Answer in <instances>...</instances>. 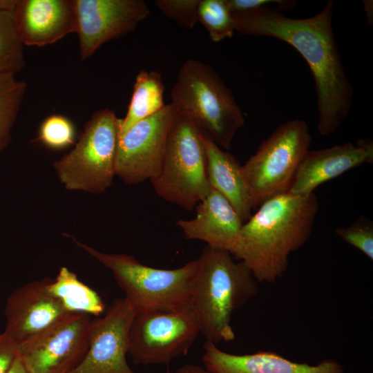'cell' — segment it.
Returning a JSON list of instances; mask_svg holds the SVG:
<instances>
[{
	"label": "cell",
	"instance_id": "obj_4",
	"mask_svg": "<svg viewBox=\"0 0 373 373\" xmlns=\"http://www.w3.org/2000/svg\"><path fill=\"white\" fill-rule=\"evenodd\" d=\"M171 102L188 116L201 135L229 151L245 122L231 90L213 68L189 59L181 66L171 91Z\"/></svg>",
	"mask_w": 373,
	"mask_h": 373
},
{
	"label": "cell",
	"instance_id": "obj_14",
	"mask_svg": "<svg viewBox=\"0 0 373 373\" xmlns=\"http://www.w3.org/2000/svg\"><path fill=\"white\" fill-rule=\"evenodd\" d=\"M51 279L33 280L16 288L7 298L4 333L18 345L67 314L49 291Z\"/></svg>",
	"mask_w": 373,
	"mask_h": 373
},
{
	"label": "cell",
	"instance_id": "obj_16",
	"mask_svg": "<svg viewBox=\"0 0 373 373\" xmlns=\"http://www.w3.org/2000/svg\"><path fill=\"white\" fill-rule=\"evenodd\" d=\"M373 162V142L370 139L355 144L346 142L309 151L301 162L287 192L307 195L321 184L363 164Z\"/></svg>",
	"mask_w": 373,
	"mask_h": 373
},
{
	"label": "cell",
	"instance_id": "obj_23",
	"mask_svg": "<svg viewBox=\"0 0 373 373\" xmlns=\"http://www.w3.org/2000/svg\"><path fill=\"white\" fill-rule=\"evenodd\" d=\"M26 88V84L16 75H0V158L11 142Z\"/></svg>",
	"mask_w": 373,
	"mask_h": 373
},
{
	"label": "cell",
	"instance_id": "obj_5",
	"mask_svg": "<svg viewBox=\"0 0 373 373\" xmlns=\"http://www.w3.org/2000/svg\"><path fill=\"white\" fill-rule=\"evenodd\" d=\"M73 240L111 271L136 313L173 310L191 304L198 272L197 259L176 269H157L140 262L132 256L102 252Z\"/></svg>",
	"mask_w": 373,
	"mask_h": 373
},
{
	"label": "cell",
	"instance_id": "obj_33",
	"mask_svg": "<svg viewBox=\"0 0 373 373\" xmlns=\"http://www.w3.org/2000/svg\"><path fill=\"white\" fill-rule=\"evenodd\" d=\"M166 373H173V372H171V371H169V370H166Z\"/></svg>",
	"mask_w": 373,
	"mask_h": 373
},
{
	"label": "cell",
	"instance_id": "obj_1",
	"mask_svg": "<svg viewBox=\"0 0 373 373\" xmlns=\"http://www.w3.org/2000/svg\"><path fill=\"white\" fill-rule=\"evenodd\" d=\"M334 2L328 1L312 17H287L269 6L233 14L235 31L269 37L294 48L307 61L314 79L320 135L334 133L348 116L354 95L335 39L332 20Z\"/></svg>",
	"mask_w": 373,
	"mask_h": 373
},
{
	"label": "cell",
	"instance_id": "obj_31",
	"mask_svg": "<svg viewBox=\"0 0 373 373\" xmlns=\"http://www.w3.org/2000/svg\"><path fill=\"white\" fill-rule=\"evenodd\" d=\"M7 373H28L19 357L16 358Z\"/></svg>",
	"mask_w": 373,
	"mask_h": 373
},
{
	"label": "cell",
	"instance_id": "obj_30",
	"mask_svg": "<svg viewBox=\"0 0 373 373\" xmlns=\"http://www.w3.org/2000/svg\"><path fill=\"white\" fill-rule=\"evenodd\" d=\"M175 373H210L205 368L195 365H185L181 367Z\"/></svg>",
	"mask_w": 373,
	"mask_h": 373
},
{
	"label": "cell",
	"instance_id": "obj_26",
	"mask_svg": "<svg viewBox=\"0 0 373 373\" xmlns=\"http://www.w3.org/2000/svg\"><path fill=\"white\" fill-rule=\"evenodd\" d=\"M336 234L346 243L354 247L369 259H373V223L362 217L347 227H340Z\"/></svg>",
	"mask_w": 373,
	"mask_h": 373
},
{
	"label": "cell",
	"instance_id": "obj_15",
	"mask_svg": "<svg viewBox=\"0 0 373 373\" xmlns=\"http://www.w3.org/2000/svg\"><path fill=\"white\" fill-rule=\"evenodd\" d=\"M13 15L24 46L42 47L76 32L75 0H16Z\"/></svg>",
	"mask_w": 373,
	"mask_h": 373
},
{
	"label": "cell",
	"instance_id": "obj_17",
	"mask_svg": "<svg viewBox=\"0 0 373 373\" xmlns=\"http://www.w3.org/2000/svg\"><path fill=\"white\" fill-rule=\"evenodd\" d=\"M203 347L202 363L210 373H345L343 365L332 358L309 365L291 361L273 352L233 354L209 341Z\"/></svg>",
	"mask_w": 373,
	"mask_h": 373
},
{
	"label": "cell",
	"instance_id": "obj_13",
	"mask_svg": "<svg viewBox=\"0 0 373 373\" xmlns=\"http://www.w3.org/2000/svg\"><path fill=\"white\" fill-rule=\"evenodd\" d=\"M75 3L82 60L134 30L150 12L142 0H75Z\"/></svg>",
	"mask_w": 373,
	"mask_h": 373
},
{
	"label": "cell",
	"instance_id": "obj_19",
	"mask_svg": "<svg viewBox=\"0 0 373 373\" xmlns=\"http://www.w3.org/2000/svg\"><path fill=\"white\" fill-rule=\"evenodd\" d=\"M207 156V175L212 189L221 193L245 222L254 209L242 165L228 151L202 135Z\"/></svg>",
	"mask_w": 373,
	"mask_h": 373
},
{
	"label": "cell",
	"instance_id": "obj_24",
	"mask_svg": "<svg viewBox=\"0 0 373 373\" xmlns=\"http://www.w3.org/2000/svg\"><path fill=\"white\" fill-rule=\"evenodd\" d=\"M198 19L213 42L232 37L235 31L233 15L227 0H200Z\"/></svg>",
	"mask_w": 373,
	"mask_h": 373
},
{
	"label": "cell",
	"instance_id": "obj_20",
	"mask_svg": "<svg viewBox=\"0 0 373 373\" xmlns=\"http://www.w3.org/2000/svg\"><path fill=\"white\" fill-rule=\"evenodd\" d=\"M48 289L68 313L98 316L105 312L104 303L97 292L66 267H61L55 278L51 279Z\"/></svg>",
	"mask_w": 373,
	"mask_h": 373
},
{
	"label": "cell",
	"instance_id": "obj_28",
	"mask_svg": "<svg viewBox=\"0 0 373 373\" xmlns=\"http://www.w3.org/2000/svg\"><path fill=\"white\" fill-rule=\"evenodd\" d=\"M295 1L287 0H227L229 9L232 14L241 13L258 8L276 3L279 10H288L295 5Z\"/></svg>",
	"mask_w": 373,
	"mask_h": 373
},
{
	"label": "cell",
	"instance_id": "obj_2",
	"mask_svg": "<svg viewBox=\"0 0 373 373\" xmlns=\"http://www.w3.org/2000/svg\"><path fill=\"white\" fill-rule=\"evenodd\" d=\"M318 210L314 192L267 199L244 222L231 255L246 264L258 283L276 282L287 270L290 254L309 238Z\"/></svg>",
	"mask_w": 373,
	"mask_h": 373
},
{
	"label": "cell",
	"instance_id": "obj_32",
	"mask_svg": "<svg viewBox=\"0 0 373 373\" xmlns=\"http://www.w3.org/2000/svg\"><path fill=\"white\" fill-rule=\"evenodd\" d=\"M363 6H364V10L367 13V18L371 23H372V18L370 17H372V1H363Z\"/></svg>",
	"mask_w": 373,
	"mask_h": 373
},
{
	"label": "cell",
	"instance_id": "obj_22",
	"mask_svg": "<svg viewBox=\"0 0 373 373\" xmlns=\"http://www.w3.org/2000/svg\"><path fill=\"white\" fill-rule=\"evenodd\" d=\"M16 0H0V75H17L25 66L23 46L13 10Z\"/></svg>",
	"mask_w": 373,
	"mask_h": 373
},
{
	"label": "cell",
	"instance_id": "obj_21",
	"mask_svg": "<svg viewBox=\"0 0 373 373\" xmlns=\"http://www.w3.org/2000/svg\"><path fill=\"white\" fill-rule=\"evenodd\" d=\"M165 105L161 74L142 70L136 76L126 115L121 119L119 135L137 122L157 113Z\"/></svg>",
	"mask_w": 373,
	"mask_h": 373
},
{
	"label": "cell",
	"instance_id": "obj_12",
	"mask_svg": "<svg viewBox=\"0 0 373 373\" xmlns=\"http://www.w3.org/2000/svg\"><path fill=\"white\" fill-rule=\"evenodd\" d=\"M135 314L124 297L115 299L102 317L91 321L87 352L68 373H135L126 361L128 331Z\"/></svg>",
	"mask_w": 373,
	"mask_h": 373
},
{
	"label": "cell",
	"instance_id": "obj_8",
	"mask_svg": "<svg viewBox=\"0 0 373 373\" xmlns=\"http://www.w3.org/2000/svg\"><path fill=\"white\" fill-rule=\"evenodd\" d=\"M311 141L305 120H289L278 126L242 165L254 209L288 191Z\"/></svg>",
	"mask_w": 373,
	"mask_h": 373
},
{
	"label": "cell",
	"instance_id": "obj_18",
	"mask_svg": "<svg viewBox=\"0 0 373 373\" xmlns=\"http://www.w3.org/2000/svg\"><path fill=\"white\" fill-rule=\"evenodd\" d=\"M243 224L229 201L213 189L197 204L193 218L176 222L186 238L204 241L208 246L228 251L231 254Z\"/></svg>",
	"mask_w": 373,
	"mask_h": 373
},
{
	"label": "cell",
	"instance_id": "obj_3",
	"mask_svg": "<svg viewBox=\"0 0 373 373\" xmlns=\"http://www.w3.org/2000/svg\"><path fill=\"white\" fill-rule=\"evenodd\" d=\"M198 272L191 305L206 341H233L232 314L258 293V281L246 264L228 251L207 245L197 258Z\"/></svg>",
	"mask_w": 373,
	"mask_h": 373
},
{
	"label": "cell",
	"instance_id": "obj_7",
	"mask_svg": "<svg viewBox=\"0 0 373 373\" xmlns=\"http://www.w3.org/2000/svg\"><path fill=\"white\" fill-rule=\"evenodd\" d=\"M151 182L158 196L186 210L196 207L212 189L202 135L182 113L171 127L161 169Z\"/></svg>",
	"mask_w": 373,
	"mask_h": 373
},
{
	"label": "cell",
	"instance_id": "obj_29",
	"mask_svg": "<svg viewBox=\"0 0 373 373\" xmlns=\"http://www.w3.org/2000/svg\"><path fill=\"white\" fill-rule=\"evenodd\" d=\"M18 357V344L4 332L0 334V373H7Z\"/></svg>",
	"mask_w": 373,
	"mask_h": 373
},
{
	"label": "cell",
	"instance_id": "obj_11",
	"mask_svg": "<svg viewBox=\"0 0 373 373\" xmlns=\"http://www.w3.org/2000/svg\"><path fill=\"white\" fill-rule=\"evenodd\" d=\"M172 104L142 119L119 135L115 174L128 184L154 179L159 173L168 135L178 114Z\"/></svg>",
	"mask_w": 373,
	"mask_h": 373
},
{
	"label": "cell",
	"instance_id": "obj_10",
	"mask_svg": "<svg viewBox=\"0 0 373 373\" xmlns=\"http://www.w3.org/2000/svg\"><path fill=\"white\" fill-rule=\"evenodd\" d=\"M90 316L67 313L18 345V357L28 373H68L84 358Z\"/></svg>",
	"mask_w": 373,
	"mask_h": 373
},
{
	"label": "cell",
	"instance_id": "obj_25",
	"mask_svg": "<svg viewBox=\"0 0 373 373\" xmlns=\"http://www.w3.org/2000/svg\"><path fill=\"white\" fill-rule=\"evenodd\" d=\"M75 128L72 122L60 115L46 118L39 129L37 141L52 149H62L74 144Z\"/></svg>",
	"mask_w": 373,
	"mask_h": 373
},
{
	"label": "cell",
	"instance_id": "obj_27",
	"mask_svg": "<svg viewBox=\"0 0 373 373\" xmlns=\"http://www.w3.org/2000/svg\"><path fill=\"white\" fill-rule=\"evenodd\" d=\"M200 0H156L155 4L166 17L180 26L192 29L198 22Z\"/></svg>",
	"mask_w": 373,
	"mask_h": 373
},
{
	"label": "cell",
	"instance_id": "obj_9",
	"mask_svg": "<svg viewBox=\"0 0 373 373\" xmlns=\"http://www.w3.org/2000/svg\"><path fill=\"white\" fill-rule=\"evenodd\" d=\"M200 334L191 304L173 310L137 312L128 331V353L136 364L168 365L186 355Z\"/></svg>",
	"mask_w": 373,
	"mask_h": 373
},
{
	"label": "cell",
	"instance_id": "obj_6",
	"mask_svg": "<svg viewBox=\"0 0 373 373\" xmlns=\"http://www.w3.org/2000/svg\"><path fill=\"white\" fill-rule=\"evenodd\" d=\"M120 124L109 108L91 115L75 147L52 164L66 189L100 194L112 185Z\"/></svg>",
	"mask_w": 373,
	"mask_h": 373
}]
</instances>
